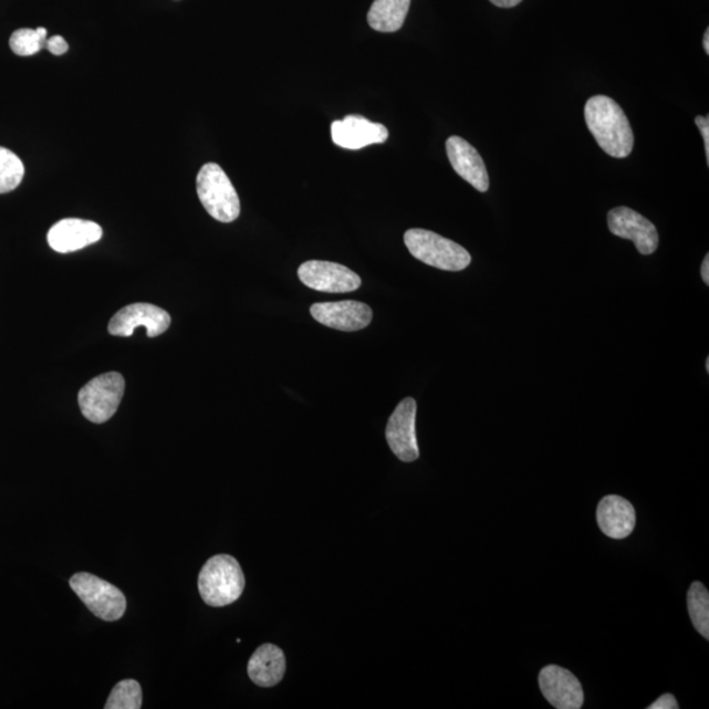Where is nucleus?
<instances>
[{
  "mask_svg": "<svg viewBox=\"0 0 709 709\" xmlns=\"http://www.w3.org/2000/svg\"><path fill=\"white\" fill-rule=\"evenodd\" d=\"M585 121L601 149L614 158H627L634 150L635 137L621 105L605 95L590 97Z\"/></svg>",
  "mask_w": 709,
  "mask_h": 709,
  "instance_id": "f257e3e1",
  "label": "nucleus"
},
{
  "mask_svg": "<svg viewBox=\"0 0 709 709\" xmlns=\"http://www.w3.org/2000/svg\"><path fill=\"white\" fill-rule=\"evenodd\" d=\"M201 599L210 607H225L241 598L246 580L240 563L229 554L210 557L199 574Z\"/></svg>",
  "mask_w": 709,
  "mask_h": 709,
  "instance_id": "f03ea898",
  "label": "nucleus"
},
{
  "mask_svg": "<svg viewBox=\"0 0 709 709\" xmlns=\"http://www.w3.org/2000/svg\"><path fill=\"white\" fill-rule=\"evenodd\" d=\"M404 241L414 258L435 269L458 272L472 262V257L462 246L430 230H407Z\"/></svg>",
  "mask_w": 709,
  "mask_h": 709,
  "instance_id": "7ed1b4c3",
  "label": "nucleus"
},
{
  "mask_svg": "<svg viewBox=\"0 0 709 709\" xmlns=\"http://www.w3.org/2000/svg\"><path fill=\"white\" fill-rule=\"evenodd\" d=\"M198 196L215 220L229 223L240 217L241 201L229 177L217 164H206L196 179Z\"/></svg>",
  "mask_w": 709,
  "mask_h": 709,
  "instance_id": "20e7f679",
  "label": "nucleus"
},
{
  "mask_svg": "<svg viewBox=\"0 0 709 709\" xmlns=\"http://www.w3.org/2000/svg\"><path fill=\"white\" fill-rule=\"evenodd\" d=\"M124 392L125 380L117 372L96 376L79 393L83 417L97 425L107 423L121 406Z\"/></svg>",
  "mask_w": 709,
  "mask_h": 709,
  "instance_id": "39448f33",
  "label": "nucleus"
},
{
  "mask_svg": "<svg viewBox=\"0 0 709 709\" xmlns=\"http://www.w3.org/2000/svg\"><path fill=\"white\" fill-rule=\"evenodd\" d=\"M70 587L96 617L104 622L121 621L126 609V598L121 588L90 573H76Z\"/></svg>",
  "mask_w": 709,
  "mask_h": 709,
  "instance_id": "423d86ee",
  "label": "nucleus"
},
{
  "mask_svg": "<svg viewBox=\"0 0 709 709\" xmlns=\"http://www.w3.org/2000/svg\"><path fill=\"white\" fill-rule=\"evenodd\" d=\"M416 420V399L407 397L397 405L385 428V438L392 452L404 462H413L419 458Z\"/></svg>",
  "mask_w": 709,
  "mask_h": 709,
  "instance_id": "0eeeda50",
  "label": "nucleus"
},
{
  "mask_svg": "<svg viewBox=\"0 0 709 709\" xmlns=\"http://www.w3.org/2000/svg\"><path fill=\"white\" fill-rule=\"evenodd\" d=\"M171 317L163 307L137 303L125 306L110 321L108 332L114 336H132L137 327H145L149 338L167 332Z\"/></svg>",
  "mask_w": 709,
  "mask_h": 709,
  "instance_id": "6e6552de",
  "label": "nucleus"
},
{
  "mask_svg": "<svg viewBox=\"0 0 709 709\" xmlns=\"http://www.w3.org/2000/svg\"><path fill=\"white\" fill-rule=\"evenodd\" d=\"M299 279L313 291L348 293L359 290L362 279L347 267L324 261H309L299 269Z\"/></svg>",
  "mask_w": 709,
  "mask_h": 709,
  "instance_id": "1a4fd4ad",
  "label": "nucleus"
},
{
  "mask_svg": "<svg viewBox=\"0 0 709 709\" xmlns=\"http://www.w3.org/2000/svg\"><path fill=\"white\" fill-rule=\"evenodd\" d=\"M607 222L611 233L634 242L642 256H651L658 249L659 236L655 225L636 210L614 208L609 210Z\"/></svg>",
  "mask_w": 709,
  "mask_h": 709,
  "instance_id": "9d476101",
  "label": "nucleus"
},
{
  "mask_svg": "<svg viewBox=\"0 0 709 709\" xmlns=\"http://www.w3.org/2000/svg\"><path fill=\"white\" fill-rule=\"evenodd\" d=\"M539 686L543 697L557 709H580L584 706L585 694L574 674L557 665L546 666L539 674Z\"/></svg>",
  "mask_w": 709,
  "mask_h": 709,
  "instance_id": "9b49d317",
  "label": "nucleus"
},
{
  "mask_svg": "<svg viewBox=\"0 0 709 709\" xmlns=\"http://www.w3.org/2000/svg\"><path fill=\"white\" fill-rule=\"evenodd\" d=\"M312 317L320 324L341 330V332H357L367 327L372 321V309L361 301H336V303H320L311 307Z\"/></svg>",
  "mask_w": 709,
  "mask_h": 709,
  "instance_id": "f8f14e48",
  "label": "nucleus"
},
{
  "mask_svg": "<svg viewBox=\"0 0 709 709\" xmlns=\"http://www.w3.org/2000/svg\"><path fill=\"white\" fill-rule=\"evenodd\" d=\"M332 138L343 149L361 150L365 146L384 144L389 138V131L363 116L348 115L332 124Z\"/></svg>",
  "mask_w": 709,
  "mask_h": 709,
  "instance_id": "ddd939ff",
  "label": "nucleus"
},
{
  "mask_svg": "<svg viewBox=\"0 0 709 709\" xmlns=\"http://www.w3.org/2000/svg\"><path fill=\"white\" fill-rule=\"evenodd\" d=\"M446 150L456 174L477 191L487 192L490 186L489 174L476 147L465 138L452 136L447 139Z\"/></svg>",
  "mask_w": 709,
  "mask_h": 709,
  "instance_id": "4468645a",
  "label": "nucleus"
},
{
  "mask_svg": "<svg viewBox=\"0 0 709 709\" xmlns=\"http://www.w3.org/2000/svg\"><path fill=\"white\" fill-rule=\"evenodd\" d=\"M103 229L100 223L81 219H65L53 225L48 233V243L60 254H69L100 242Z\"/></svg>",
  "mask_w": 709,
  "mask_h": 709,
  "instance_id": "2eb2a0df",
  "label": "nucleus"
},
{
  "mask_svg": "<svg viewBox=\"0 0 709 709\" xmlns=\"http://www.w3.org/2000/svg\"><path fill=\"white\" fill-rule=\"evenodd\" d=\"M596 522L606 536L611 539H626L635 530L636 512L626 498L607 496L596 509Z\"/></svg>",
  "mask_w": 709,
  "mask_h": 709,
  "instance_id": "dca6fc26",
  "label": "nucleus"
},
{
  "mask_svg": "<svg viewBox=\"0 0 709 709\" xmlns=\"http://www.w3.org/2000/svg\"><path fill=\"white\" fill-rule=\"evenodd\" d=\"M286 670L284 651L273 644H263L248 664V674L252 684L259 687H273L282 682Z\"/></svg>",
  "mask_w": 709,
  "mask_h": 709,
  "instance_id": "f3484780",
  "label": "nucleus"
},
{
  "mask_svg": "<svg viewBox=\"0 0 709 709\" xmlns=\"http://www.w3.org/2000/svg\"><path fill=\"white\" fill-rule=\"evenodd\" d=\"M411 0H375L368 12V24L372 30L393 33L402 30Z\"/></svg>",
  "mask_w": 709,
  "mask_h": 709,
  "instance_id": "a211bd4d",
  "label": "nucleus"
},
{
  "mask_svg": "<svg viewBox=\"0 0 709 709\" xmlns=\"http://www.w3.org/2000/svg\"><path fill=\"white\" fill-rule=\"evenodd\" d=\"M687 607L691 617L692 626L701 636L709 638V594L701 582H694L687 593Z\"/></svg>",
  "mask_w": 709,
  "mask_h": 709,
  "instance_id": "6ab92c4d",
  "label": "nucleus"
},
{
  "mask_svg": "<svg viewBox=\"0 0 709 709\" xmlns=\"http://www.w3.org/2000/svg\"><path fill=\"white\" fill-rule=\"evenodd\" d=\"M143 707V689L135 679L118 682L111 691L105 709H139Z\"/></svg>",
  "mask_w": 709,
  "mask_h": 709,
  "instance_id": "aec40b11",
  "label": "nucleus"
},
{
  "mask_svg": "<svg viewBox=\"0 0 709 709\" xmlns=\"http://www.w3.org/2000/svg\"><path fill=\"white\" fill-rule=\"evenodd\" d=\"M25 168L15 153L0 147V194L12 192L23 181Z\"/></svg>",
  "mask_w": 709,
  "mask_h": 709,
  "instance_id": "412c9836",
  "label": "nucleus"
},
{
  "mask_svg": "<svg viewBox=\"0 0 709 709\" xmlns=\"http://www.w3.org/2000/svg\"><path fill=\"white\" fill-rule=\"evenodd\" d=\"M48 31L45 28H23L12 33L10 39L11 51L20 58H30V55L38 54L46 45Z\"/></svg>",
  "mask_w": 709,
  "mask_h": 709,
  "instance_id": "4be33fe9",
  "label": "nucleus"
},
{
  "mask_svg": "<svg viewBox=\"0 0 709 709\" xmlns=\"http://www.w3.org/2000/svg\"><path fill=\"white\" fill-rule=\"evenodd\" d=\"M45 48L54 55H63L69 51L67 42L61 37H53L46 40Z\"/></svg>",
  "mask_w": 709,
  "mask_h": 709,
  "instance_id": "5701e85b",
  "label": "nucleus"
},
{
  "mask_svg": "<svg viewBox=\"0 0 709 709\" xmlns=\"http://www.w3.org/2000/svg\"><path fill=\"white\" fill-rule=\"evenodd\" d=\"M695 123H697L698 128L700 129L701 136H703L707 166H709V117L698 116L697 118H695Z\"/></svg>",
  "mask_w": 709,
  "mask_h": 709,
  "instance_id": "b1692460",
  "label": "nucleus"
},
{
  "mask_svg": "<svg viewBox=\"0 0 709 709\" xmlns=\"http://www.w3.org/2000/svg\"><path fill=\"white\" fill-rule=\"evenodd\" d=\"M649 709H678L679 706L677 703L676 698L672 697L671 694H665L663 697H659L655 703H651Z\"/></svg>",
  "mask_w": 709,
  "mask_h": 709,
  "instance_id": "393cba45",
  "label": "nucleus"
},
{
  "mask_svg": "<svg viewBox=\"0 0 709 709\" xmlns=\"http://www.w3.org/2000/svg\"><path fill=\"white\" fill-rule=\"evenodd\" d=\"M490 2L500 7V9H512V7H517L519 3H522V0H490Z\"/></svg>",
  "mask_w": 709,
  "mask_h": 709,
  "instance_id": "a878e982",
  "label": "nucleus"
},
{
  "mask_svg": "<svg viewBox=\"0 0 709 709\" xmlns=\"http://www.w3.org/2000/svg\"><path fill=\"white\" fill-rule=\"evenodd\" d=\"M701 279L706 285H709V256H706L703 264H701Z\"/></svg>",
  "mask_w": 709,
  "mask_h": 709,
  "instance_id": "bb28decb",
  "label": "nucleus"
},
{
  "mask_svg": "<svg viewBox=\"0 0 709 709\" xmlns=\"http://www.w3.org/2000/svg\"><path fill=\"white\" fill-rule=\"evenodd\" d=\"M703 46H705V52L709 54V28H707V31L705 33Z\"/></svg>",
  "mask_w": 709,
  "mask_h": 709,
  "instance_id": "cd10ccee",
  "label": "nucleus"
},
{
  "mask_svg": "<svg viewBox=\"0 0 709 709\" xmlns=\"http://www.w3.org/2000/svg\"><path fill=\"white\" fill-rule=\"evenodd\" d=\"M706 369L709 372V357H707Z\"/></svg>",
  "mask_w": 709,
  "mask_h": 709,
  "instance_id": "c85d7f7f",
  "label": "nucleus"
}]
</instances>
